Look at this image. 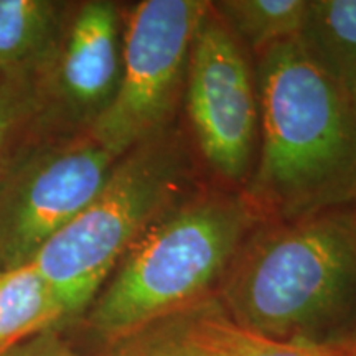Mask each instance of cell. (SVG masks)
Instances as JSON below:
<instances>
[{
  "label": "cell",
  "mask_w": 356,
  "mask_h": 356,
  "mask_svg": "<svg viewBox=\"0 0 356 356\" xmlns=\"http://www.w3.org/2000/svg\"><path fill=\"white\" fill-rule=\"evenodd\" d=\"M350 101H351V106H353L355 113H356V88L353 89V92L350 95Z\"/></svg>",
  "instance_id": "obj_17"
},
{
  "label": "cell",
  "mask_w": 356,
  "mask_h": 356,
  "mask_svg": "<svg viewBox=\"0 0 356 356\" xmlns=\"http://www.w3.org/2000/svg\"><path fill=\"white\" fill-rule=\"evenodd\" d=\"M259 147L239 190L259 222L291 221L356 202V113L297 38L252 58Z\"/></svg>",
  "instance_id": "obj_1"
},
{
  "label": "cell",
  "mask_w": 356,
  "mask_h": 356,
  "mask_svg": "<svg viewBox=\"0 0 356 356\" xmlns=\"http://www.w3.org/2000/svg\"><path fill=\"white\" fill-rule=\"evenodd\" d=\"M73 2L0 0V74L38 84L63 37Z\"/></svg>",
  "instance_id": "obj_9"
},
{
  "label": "cell",
  "mask_w": 356,
  "mask_h": 356,
  "mask_svg": "<svg viewBox=\"0 0 356 356\" xmlns=\"http://www.w3.org/2000/svg\"><path fill=\"white\" fill-rule=\"evenodd\" d=\"M184 106L200 162L216 185L243 190L259 147V91L251 55L211 2L191 43Z\"/></svg>",
  "instance_id": "obj_7"
},
{
  "label": "cell",
  "mask_w": 356,
  "mask_h": 356,
  "mask_svg": "<svg viewBox=\"0 0 356 356\" xmlns=\"http://www.w3.org/2000/svg\"><path fill=\"white\" fill-rule=\"evenodd\" d=\"M0 356H84L71 346L56 328L40 332L2 351Z\"/></svg>",
  "instance_id": "obj_16"
},
{
  "label": "cell",
  "mask_w": 356,
  "mask_h": 356,
  "mask_svg": "<svg viewBox=\"0 0 356 356\" xmlns=\"http://www.w3.org/2000/svg\"><path fill=\"white\" fill-rule=\"evenodd\" d=\"M61 323L63 310L32 262L0 269V353Z\"/></svg>",
  "instance_id": "obj_12"
},
{
  "label": "cell",
  "mask_w": 356,
  "mask_h": 356,
  "mask_svg": "<svg viewBox=\"0 0 356 356\" xmlns=\"http://www.w3.org/2000/svg\"><path fill=\"white\" fill-rule=\"evenodd\" d=\"M124 17L111 0L73 2L63 37L38 79L35 131L89 132L118 91L122 70Z\"/></svg>",
  "instance_id": "obj_8"
},
{
  "label": "cell",
  "mask_w": 356,
  "mask_h": 356,
  "mask_svg": "<svg viewBox=\"0 0 356 356\" xmlns=\"http://www.w3.org/2000/svg\"><path fill=\"white\" fill-rule=\"evenodd\" d=\"M118 159L89 132L30 134L0 167V269L30 264L95 200Z\"/></svg>",
  "instance_id": "obj_5"
},
{
  "label": "cell",
  "mask_w": 356,
  "mask_h": 356,
  "mask_svg": "<svg viewBox=\"0 0 356 356\" xmlns=\"http://www.w3.org/2000/svg\"><path fill=\"white\" fill-rule=\"evenodd\" d=\"M204 185L191 140L178 124L115 160L95 200L32 261L63 310L65 323L86 314L150 226Z\"/></svg>",
  "instance_id": "obj_4"
},
{
  "label": "cell",
  "mask_w": 356,
  "mask_h": 356,
  "mask_svg": "<svg viewBox=\"0 0 356 356\" xmlns=\"http://www.w3.org/2000/svg\"><path fill=\"white\" fill-rule=\"evenodd\" d=\"M38 113L37 83L0 74V167L35 132Z\"/></svg>",
  "instance_id": "obj_14"
},
{
  "label": "cell",
  "mask_w": 356,
  "mask_h": 356,
  "mask_svg": "<svg viewBox=\"0 0 356 356\" xmlns=\"http://www.w3.org/2000/svg\"><path fill=\"white\" fill-rule=\"evenodd\" d=\"M211 8L254 58L299 35L307 0H220Z\"/></svg>",
  "instance_id": "obj_13"
},
{
  "label": "cell",
  "mask_w": 356,
  "mask_h": 356,
  "mask_svg": "<svg viewBox=\"0 0 356 356\" xmlns=\"http://www.w3.org/2000/svg\"><path fill=\"white\" fill-rule=\"evenodd\" d=\"M102 356H198L178 335L172 320L145 328L109 346Z\"/></svg>",
  "instance_id": "obj_15"
},
{
  "label": "cell",
  "mask_w": 356,
  "mask_h": 356,
  "mask_svg": "<svg viewBox=\"0 0 356 356\" xmlns=\"http://www.w3.org/2000/svg\"><path fill=\"white\" fill-rule=\"evenodd\" d=\"M257 225L239 191L204 185L129 248L86 310L84 325L113 346L216 300Z\"/></svg>",
  "instance_id": "obj_3"
},
{
  "label": "cell",
  "mask_w": 356,
  "mask_h": 356,
  "mask_svg": "<svg viewBox=\"0 0 356 356\" xmlns=\"http://www.w3.org/2000/svg\"><path fill=\"white\" fill-rule=\"evenodd\" d=\"M172 322L185 345L198 356H356V341L314 345L257 335L226 317L216 300Z\"/></svg>",
  "instance_id": "obj_10"
},
{
  "label": "cell",
  "mask_w": 356,
  "mask_h": 356,
  "mask_svg": "<svg viewBox=\"0 0 356 356\" xmlns=\"http://www.w3.org/2000/svg\"><path fill=\"white\" fill-rule=\"evenodd\" d=\"M297 43L346 95L356 88V0H307Z\"/></svg>",
  "instance_id": "obj_11"
},
{
  "label": "cell",
  "mask_w": 356,
  "mask_h": 356,
  "mask_svg": "<svg viewBox=\"0 0 356 356\" xmlns=\"http://www.w3.org/2000/svg\"><path fill=\"white\" fill-rule=\"evenodd\" d=\"M216 304L236 325L293 343L356 341V218L351 207L259 222Z\"/></svg>",
  "instance_id": "obj_2"
},
{
  "label": "cell",
  "mask_w": 356,
  "mask_h": 356,
  "mask_svg": "<svg viewBox=\"0 0 356 356\" xmlns=\"http://www.w3.org/2000/svg\"><path fill=\"white\" fill-rule=\"evenodd\" d=\"M351 210H353V213H355V218H356V202L351 204Z\"/></svg>",
  "instance_id": "obj_18"
},
{
  "label": "cell",
  "mask_w": 356,
  "mask_h": 356,
  "mask_svg": "<svg viewBox=\"0 0 356 356\" xmlns=\"http://www.w3.org/2000/svg\"><path fill=\"white\" fill-rule=\"evenodd\" d=\"M208 7L207 0H142L124 15L118 91L89 131L115 157L175 124L191 43Z\"/></svg>",
  "instance_id": "obj_6"
}]
</instances>
